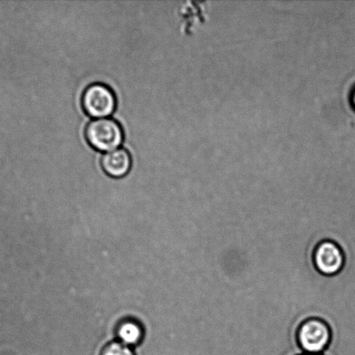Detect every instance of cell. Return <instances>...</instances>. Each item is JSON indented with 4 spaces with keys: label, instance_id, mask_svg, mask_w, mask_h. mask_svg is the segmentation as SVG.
Returning a JSON list of instances; mask_svg holds the SVG:
<instances>
[{
    "label": "cell",
    "instance_id": "obj_3",
    "mask_svg": "<svg viewBox=\"0 0 355 355\" xmlns=\"http://www.w3.org/2000/svg\"><path fill=\"white\" fill-rule=\"evenodd\" d=\"M331 340L329 327L322 320L309 319L299 329V345L307 354H322Z\"/></svg>",
    "mask_w": 355,
    "mask_h": 355
},
{
    "label": "cell",
    "instance_id": "obj_4",
    "mask_svg": "<svg viewBox=\"0 0 355 355\" xmlns=\"http://www.w3.org/2000/svg\"><path fill=\"white\" fill-rule=\"evenodd\" d=\"M316 269L326 276L339 273L344 266L342 250L336 243L325 241L320 243L314 256Z\"/></svg>",
    "mask_w": 355,
    "mask_h": 355
},
{
    "label": "cell",
    "instance_id": "obj_2",
    "mask_svg": "<svg viewBox=\"0 0 355 355\" xmlns=\"http://www.w3.org/2000/svg\"><path fill=\"white\" fill-rule=\"evenodd\" d=\"M117 100L113 90L103 83L87 87L82 96V105L87 114L97 119L110 116L116 109Z\"/></svg>",
    "mask_w": 355,
    "mask_h": 355
},
{
    "label": "cell",
    "instance_id": "obj_6",
    "mask_svg": "<svg viewBox=\"0 0 355 355\" xmlns=\"http://www.w3.org/2000/svg\"><path fill=\"white\" fill-rule=\"evenodd\" d=\"M117 336L119 342L129 347L138 345L144 337V329L138 322L133 319L124 320L117 329Z\"/></svg>",
    "mask_w": 355,
    "mask_h": 355
},
{
    "label": "cell",
    "instance_id": "obj_8",
    "mask_svg": "<svg viewBox=\"0 0 355 355\" xmlns=\"http://www.w3.org/2000/svg\"><path fill=\"white\" fill-rule=\"evenodd\" d=\"M352 103L355 109V89L354 90V92L352 94Z\"/></svg>",
    "mask_w": 355,
    "mask_h": 355
},
{
    "label": "cell",
    "instance_id": "obj_9",
    "mask_svg": "<svg viewBox=\"0 0 355 355\" xmlns=\"http://www.w3.org/2000/svg\"><path fill=\"white\" fill-rule=\"evenodd\" d=\"M304 355H322V354H304Z\"/></svg>",
    "mask_w": 355,
    "mask_h": 355
},
{
    "label": "cell",
    "instance_id": "obj_7",
    "mask_svg": "<svg viewBox=\"0 0 355 355\" xmlns=\"http://www.w3.org/2000/svg\"><path fill=\"white\" fill-rule=\"evenodd\" d=\"M101 355H135L131 347L125 345L120 342H115L108 344L104 347Z\"/></svg>",
    "mask_w": 355,
    "mask_h": 355
},
{
    "label": "cell",
    "instance_id": "obj_5",
    "mask_svg": "<svg viewBox=\"0 0 355 355\" xmlns=\"http://www.w3.org/2000/svg\"><path fill=\"white\" fill-rule=\"evenodd\" d=\"M132 164L131 155L124 148L107 152L101 159V165L108 175L120 178L126 175Z\"/></svg>",
    "mask_w": 355,
    "mask_h": 355
},
{
    "label": "cell",
    "instance_id": "obj_1",
    "mask_svg": "<svg viewBox=\"0 0 355 355\" xmlns=\"http://www.w3.org/2000/svg\"><path fill=\"white\" fill-rule=\"evenodd\" d=\"M87 141L92 148L99 151H113L123 141L124 132L120 124L110 118L96 119L87 125Z\"/></svg>",
    "mask_w": 355,
    "mask_h": 355
}]
</instances>
